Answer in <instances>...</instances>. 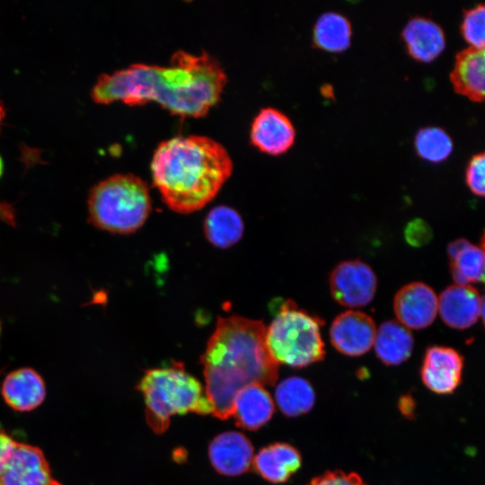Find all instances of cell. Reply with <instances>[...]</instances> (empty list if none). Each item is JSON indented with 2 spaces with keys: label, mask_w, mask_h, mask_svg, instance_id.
Returning <instances> with one entry per match:
<instances>
[{
  "label": "cell",
  "mask_w": 485,
  "mask_h": 485,
  "mask_svg": "<svg viewBox=\"0 0 485 485\" xmlns=\"http://www.w3.org/2000/svg\"><path fill=\"white\" fill-rule=\"evenodd\" d=\"M225 83V70L207 52L178 50L166 66L137 63L101 75L91 98L100 104L119 101L130 106L154 101L172 114L200 117L219 101Z\"/></svg>",
  "instance_id": "1"
},
{
  "label": "cell",
  "mask_w": 485,
  "mask_h": 485,
  "mask_svg": "<svg viewBox=\"0 0 485 485\" xmlns=\"http://www.w3.org/2000/svg\"><path fill=\"white\" fill-rule=\"evenodd\" d=\"M265 331L261 321L218 317L200 360L206 395L216 417L232 416L234 398L243 387L271 385L277 380L278 364L267 348Z\"/></svg>",
  "instance_id": "2"
},
{
  "label": "cell",
  "mask_w": 485,
  "mask_h": 485,
  "mask_svg": "<svg viewBox=\"0 0 485 485\" xmlns=\"http://www.w3.org/2000/svg\"><path fill=\"white\" fill-rule=\"evenodd\" d=\"M233 171L226 149L205 136H176L154 152V185L172 210L189 214L212 200Z\"/></svg>",
  "instance_id": "3"
},
{
  "label": "cell",
  "mask_w": 485,
  "mask_h": 485,
  "mask_svg": "<svg viewBox=\"0 0 485 485\" xmlns=\"http://www.w3.org/2000/svg\"><path fill=\"white\" fill-rule=\"evenodd\" d=\"M138 389L145 399L147 424L155 433L164 432L173 415H206L213 410L201 384L178 362L147 370Z\"/></svg>",
  "instance_id": "4"
},
{
  "label": "cell",
  "mask_w": 485,
  "mask_h": 485,
  "mask_svg": "<svg viewBox=\"0 0 485 485\" xmlns=\"http://www.w3.org/2000/svg\"><path fill=\"white\" fill-rule=\"evenodd\" d=\"M89 222L112 234L139 229L151 211L146 183L132 173H117L94 185L88 197Z\"/></svg>",
  "instance_id": "5"
},
{
  "label": "cell",
  "mask_w": 485,
  "mask_h": 485,
  "mask_svg": "<svg viewBox=\"0 0 485 485\" xmlns=\"http://www.w3.org/2000/svg\"><path fill=\"white\" fill-rule=\"evenodd\" d=\"M323 322L291 301H284L265 331V342L272 358L279 365L304 367L325 355L321 333Z\"/></svg>",
  "instance_id": "6"
},
{
  "label": "cell",
  "mask_w": 485,
  "mask_h": 485,
  "mask_svg": "<svg viewBox=\"0 0 485 485\" xmlns=\"http://www.w3.org/2000/svg\"><path fill=\"white\" fill-rule=\"evenodd\" d=\"M329 284L336 302L355 308L365 306L374 299L377 278L366 263L358 260H345L332 269Z\"/></svg>",
  "instance_id": "7"
},
{
  "label": "cell",
  "mask_w": 485,
  "mask_h": 485,
  "mask_svg": "<svg viewBox=\"0 0 485 485\" xmlns=\"http://www.w3.org/2000/svg\"><path fill=\"white\" fill-rule=\"evenodd\" d=\"M375 333V322L369 315L349 310L334 319L330 328V340L339 352L357 357L373 347Z\"/></svg>",
  "instance_id": "8"
},
{
  "label": "cell",
  "mask_w": 485,
  "mask_h": 485,
  "mask_svg": "<svg viewBox=\"0 0 485 485\" xmlns=\"http://www.w3.org/2000/svg\"><path fill=\"white\" fill-rule=\"evenodd\" d=\"M463 368V357L457 350L432 346L425 353L420 376L430 391L437 394H449L461 384Z\"/></svg>",
  "instance_id": "9"
},
{
  "label": "cell",
  "mask_w": 485,
  "mask_h": 485,
  "mask_svg": "<svg viewBox=\"0 0 485 485\" xmlns=\"http://www.w3.org/2000/svg\"><path fill=\"white\" fill-rule=\"evenodd\" d=\"M393 310L401 324L407 329L421 330L429 326L437 314V296L422 282L402 287L393 299Z\"/></svg>",
  "instance_id": "10"
},
{
  "label": "cell",
  "mask_w": 485,
  "mask_h": 485,
  "mask_svg": "<svg viewBox=\"0 0 485 485\" xmlns=\"http://www.w3.org/2000/svg\"><path fill=\"white\" fill-rule=\"evenodd\" d=\"M1 485H62L53 476L42 451L16 442L0 476Z\"/></svg>",
  "instance_id": "11"
},
{
  "label": "cell",
  "mask_w": 485,
  "mask_h": 485,
  "mask_svg": "<svg viewBox=\"0 0 485 485\" xmlns=\"http://www.w3.org/2000/svg\"><path fill=\"white\" fill-rule=\"evenodd\" d=\"M483 297L471 285L449 286L437 297V313L453 329L470 328L483 318Z\"/></svg>",
  "instance_id": "12"
},
{
  "label": "cell",
  "mask_w": 485,
  "mask_h": 485,
  "mask_svg": "<svg viewBox=\"0 0 485 485\" xmlns=\"http://www.w3.org/2000/svg\"><path fill=\"white\" fill-rule=\"evenodd\" d=\"M250 137L251 144L261 152L278 155L293 146L295 130L286 114L268 107L261 109L254 118Z\"/></svg>",
  "instance_id": "13"
},
{
  "label": "cell",
  "mask_w": 485,
  "mask_h": 485,
  "mask_svg": "<svg viewBox=\"0 0 485 485\" xmlns=\"http://www.w3.org/2000/svg\"><path fill=\"white\" fill-rule=\"evenodd\" d=\"M208 455L213 467L219 473L236 476L250 468L253 459V448L244 435L228 431L212 440Z\"/></svg>",
  "instance_id": "14"
},
{
  "label": "cell",
  "mask_w": 485,
  "mask_h": 485,
  "mask_svg": "<svg viewBox=\"0 0 485 485\" xmlns=\"http://www.w3.org/2000/svg\"><path fill=\"white\" fill-rule=\"evenodd\" d=\"M401 38L408 54L419 62L433 61L445 48V35L442 27L422 16H414L408 21Z\"/></svg>",
  "instance_id": "15"
},
{
  "label": "cell",
  "mask_w": 485,
  "mask_h": 485,
  "mask_svg": "<svg viewBox=\"0 0 485 485\" xmlns=\"http://www.w3.org/2000/svg\"><path fill=\"white\" fill-rule=\"evenodd\" d=\"M1 392L4 401L12 409L30 411L43 402L46 386L38 372L30 367H22L5 376Z\"/></svg>",
  "instance_id": "16"
},
{
  "label": "cell",
  "mask_w": 485,
  "mask_h": 485,
  "mask_svg": "<svg viewBox=\"0 0 485 485\" xmlns=\"http://www.w3.org/2000/svg\"><path fill=\"white\" fill-rule=\"evenodd\" d=\"M484 49L469 47L455 56L450 81L454 90L475 102L484 100Z\"/></svg>",
  "instance_id": "17"
},
{
  "label": "cell",
  "mask_w": 485,
  "mask_h": 485,
  "mask_svg": "<svg viewBox=\"0 0 485 485\" xmlns=\"http://www.w3.org/2000/svg\"><path fill=\"white\" fill-rule=\"evenodd\" d=\"M273 412L274 403L270 394L262 384H251L237 392L232 416L242 428L255 430L265 425Z\"/></svg>",
  "instance_id": "18"
},
{
  "label": "cell",
  "mask_w": 485,
  "mask_h": 485,
  "mask_svg": "<svg viewBox=\"0 0 485 485\" xmlns=\"http://www.w3.org/2000/svg\"><path fill=\"white\" fill-rule=\"evenodd\" d=\"M302 463L300 453L286 443H275L262 448L254 457L256 472L273 483L287 481Z\"/></svg>",
  "instance_id": "19"
},
{
  "label": "cell",
  "mask_w": 485,
  "mask_h": 485,
  "mask_svg": "<svg viewBox=\"0 0 485 485\" xmlns=\"http://www.w3.org/2000/svg\"><path fill=\"white\" fill-rule=\"evenodd\" d=\"M373 346L377 357L386 366H397L411 355L414 339L399 322H383L376 331Z\"/></svg>",
  "instance_id": "20"
},
{
  "label": "cell",
  "mask_w": 485,
  "mask_h": 485,
  "mask_svg": "<svg viewBox=\"0 0 485 485\" xmlns=\"http://www.w3.org/2000/svg\"><path fill=\"white\" fill-rule=\"evenodd\" d=\"M452 277L458 285H470L484 280V251L463 238L448 244Z\"/></svg>",
  "instance_id": "21"
},
{
  "label": "cell",
  "mask_w": 485,
  "mask_h": 485,
  "mask_svg": "<svg viewBox=\"0 0 485 485\" xmlns=\"http://www.w3.org/2000/svg\"><path fill=\"white\" fill-rule=\"evenodd\" d=\"M204 232L213 245L228 248L242 238L243 222L236 210L226 206H219L207 214L204 222Z\"/></svg>",
  "instance_id": "22"
},
{
  "label": "cell",
  "mask_w": 485,
  "mask_h": 485,
  "mask_svg": "<svg viewBox=\"0 0 485 485\" xmlns=\"http://www.w3.org/2000/svg\"><path fill=\"white\" fill-rule=\"evenodd\" d=\"M351 35V23L346 16L327 12L319 16L313 26V41L318 48L341 52L349 48Z\"/></svg>",
  "instance_id": "23"
},
{
  "label": "cell",
  "mask_w": 485,
  "mask_h": 485,
  "mask_svg": "<svg viewBox=\"0 0 485 485\" xmlns=\"http://www.w3.org/2000/svg\"><path fill=\"white\" fill-rule=\"evenodd\" d=\"M275 397L280 410L288 417H296L309 411L315 401L311 384L301 377L292 376L278 384Z\"/></svg>",
  "instance_id": "24"
},
{
  "label": "cell",
  "mask_w": 485,
  "mask_h": 485,
  "mask_svg": "<svg viewBox=\"0 0 485 485\" xmlns=\"http://www.w3.org/2000/svg\"><path fill=\"white\" fill-rule=\"evenodd\" d=\"M414 146L421 158L432 163L445 160L453 151L451 137L437 127L420 128L415 136Z\"/></svg>",
  "instance_id": "25"
},
{
  "label": "cell",
  "mask_w": 485,
  "mask_h": 485,
  "mask_svg": "<svg viewBox=\"0 0 485 485\" xmlns=\"http://www.w3.org/2000/svg\"><path fill=\"white\" fill-rule=\"evenodd\" d=\"M485 6L479 4L464 9L461 23V33L464 40L472 48L484 49Z\"/></svg>",
  "instance_id": "26"
},
{
  "label": "cell",
  "mask_w": 485,
  "mask_h": 485,
  "mask_svg": "<svg viewBox=\"0 0 485 485\" xmlns=\"http://www.w3.org/2000/svg\"><path fill=\"white\" fill-rule=\"evenodd\" d=\"M484 152L475 154L469 161L465 170V181L470 190L478 197H483L485 193Z\"/></svg>",
  "instance_id": "27"
},
{
  "label": "cell",
  "mask_w": 485,
  "mask_h": 485,
  "mask_svg": "<svg viewBox=\"0 0 485 485\" xmlns=\"http://www.w3.org/2000/svg\"><path fill=\"white\" fill-rule=\"evenodd\" d=\"M307 485H367L356 472L331 471L313 478Z\"/></svg>",
  "instance_id": "28"
},
{
  "label": "cell",
  "mask_w": 485,
  "mask_h": 485,
  "mask_svg": "<svg viewBox=\"0 0 485 485\" xmlns=\"http://www.w3.org/2000/svg\"><path fill=\"white\" fill-rule=\"evenodd\" d=\"M404 237L410 245L420 247L427 244L431 240L432 229L426 221L416 218L406 225Z\"/></svg>",
  "instance_id": "29"
},
{
  "label": "cell",
  "mask_w": 485,
  "mask_h": 485,
  "mask_svg": "<svg viewBox=\"0 0 485 485\" xmlns=\"http://www.w3.org/2000/svg\"><path fill=\"white\" fill-rule=\"evenodd\" d=\"M15 445L16 441L11 436L5 433L0 432V476L6 467Z\"/></svg>",
  "instance_id": "30"
},
{
  "label": "cell",
  "mask_w": 485,
  "mask_h": 485,
  "mask_svg": "<svg viewBox=\"0 0 485 485\" xmlns=\"http://www.w3.org/2000/svg\"><path fill=\"white\" fill-rule=\"evenodd\" d=\"M0 221L10 226H16L15 210L13 205L0 201Z\"/></svg>",
  "instance_id": "31"
},
{
  "label": "cell",
  "mask_w": 485,
  "mask_h": 485,
  "mask_svg": "<svg viewBox=\"0 0 485 485\" xmlns=\"http://www.w3.org/2000/svg\"><path fill=\"white\" fill-rule=\"evenodd\" d=\"M400 408L405 416H411L413 413V400L410 397L401 398L400 401Z\"/></svg>",
  "instance_id": "32"
},
{
  "label": "cell",
  "mask_w": 485,
  "mask_h": 485,
  "mask_svg": "<svg viewBox=\"0 0 485 485\" xmlns=\"http://www.w3.org/2000/svg\"><path fill=\"white\" fill-rule=\"evenodd\" d=\"M4 115H5L4 109L2 106V104L0 103V128H1L2 121H3L4 118Z\"/></svg>",
  "instance_id": "33"
},
{
  "label": "cell",
  "mask_w": 485,
  "mask_h": 485,
  "mask_svg": "<svg viewBox=\"0 0 485 485\" xmlns=\"http://www.w3.org/2000/svg\"><path fill=\"white\" fill-rule=\"evenodd\" d=\"M3 172H4V163H3L2 157L0 156V177L3 174Z\"/></svg>",
  "instance_id": "34"
},
{
  "label": "cell",
  "mask_w": 485,
  "mask_h": 485,
  "mask_svg": "<svg viewBox=\"0 0 485 485\" xmlns=\"http://www.w3.org/2000/svg\"><path fill=\"white\" fill-rule=\"evenodd\" d=\"M0 485H1V483H0Z\"/></svg>",
  "instance_id": "35"
}]
</instances>
